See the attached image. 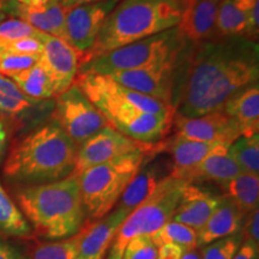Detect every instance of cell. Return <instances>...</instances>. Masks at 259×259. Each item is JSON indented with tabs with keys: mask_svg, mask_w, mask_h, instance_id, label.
Listing matches in <instances>:
<instances>
[{
	"mask_svg": "<svg viewBox=\"0 0 259 259\" xmlns=\"http://www.w3.org/2000/svg\"><path fill=\"white\" fill-rule=\"evenodd\" d=\"M158 144V143H157ZM156 144H143L121 135L111 125H107L88 141L80 144L77 150L74 176H79L84 170L105 163L122 155L134 153L137 150L154 148Z\"/></svg>",
	"mask_w": 259,
	"mask_h": 259,
	"instance_id": "cell-10",
	"label": "cell"
},
{
	"mask_svg": "<svg viewBox=\"0 0 259 259\" xmlns=\"http://www.w3.org/2000/svg\"><path fill=\"white\" fill-rule=\"evenodd\" d=\"M40 38L44 45L40 61L50 73L59 96L74 83L79 70V54L58 37L42 32Z\"/></svg>",
	"mask_w": 259,
	"mask_h": 259,
	"instance_id": "cell-14",
	"label": "cell"
},
{
	"mask_svg": "<svg viewBox=\"0 0 259 259\" xmlns=\"http://www.w3.org/2000/svg\"><path fill=\"white\" fill-rule=\"evenodd\" d=\"M8 18H11V15H10L6 10L0 9V23H2V22H4L5 19H8Z\"/></svg>",
	"mask_w": 259,
	"mask_h": 259,
	"instance_id": "cell-46",
	"label": "cell"
},
{
	"mask_svg": "<svg viewBox=\"0 0 259 259\" xmlns=\"http://www.w3.org/2000/svg\"><path fill=\"white\" fill-rule=\"evenodd\" d=\"M240 127L241 136L259 135V85L253 83L233 94L221 107Z\"/></svg>",
	"mask_w": 259,
	"mask_h": 259,
	"instance_id": "cell-20",
	"label": "cell"
},
{
	"mask_svg": "<svg viewBox=\"0 0 259 259\" xmlns=\"http://www.w3.org/2000/svg\"><path fill=\"white\" fill-rule=\"evenodd\" d=\"M158 247V259H181L186 253V250L181 246L173 244V242H166Z\"/></svg>",
	"mask_w": 259,
	"mask_h": 259,
	"instance_id": "cell-39",
	"label": "cell"
},
{
	"mask_svg": "<svg viewBox=\"0 0 259 259\" xmlns=\"http://www.w3.org/2000/svg\"><path fill=\"white\" fill-rule=\"evenodd\" d=\"M258 46L233 40L206 44L190 63L176 114L197 118L220 109L233 94L257 83Z\"/></svg>",
	"mask_w": 259,
	"mask_h": 259,
	"instance_id": "cell-1",
	"label": "cell"
},
{
	"mask_svg": "<svg viewBox=\"0 0 259 259\" xmlns=\"http://www.w3.org/2000/svg\"><path fill=\"white\" fill-rule=\"evenodd\" d=\"M0 232L9 236L27 238L32 229L27 219L0 184Z\"/></svg>",
	"mask_w": 259,
	"mask_h": 259,
	"instance_id": "cell-27",
	"label": "cell"
},
{
	"mask_svg": "<svg viewBox=\"0 0 259 259\" xmlns=\"http://www.w3.org/2000/svg\"><path fill=\"white\" fill-rule=\"evenodd\" d=\"M185 42L176 27L135 44L116 48L105 56L80 65L78 73L111 74L142 69L179 57L185 47Z\"/></svg>",
	"mask_w": 259,
	"mask_h": 259,
	"instance_id": "cell-7",
	"label": "cell"
},
{
	"mask_svg": "<svg viewBox=\"0 0 259 259\" xmlns=\"http://www.w3.org/2000/svg\"><path fill=\"white\" fill-rule=\"evenodd\" d=\"M58 2H59L64 8L72 9V8H76V6L93 4V3L103 2V0H58Z\"/></svg>",
	"mask_w": 259,
	"mask_h": 259,
	"instance_id": "cell-42",
	"label": "cell"
},
{
	"mask_svg": "<svg viewBox=\"0 0 259 259\" xmlns=\"http://www.w3.org/2000/svg\"><path fill=\"white\" fill-rule=\"evenodd\" d=\"M18 3L16 0H0V9L6 10L11 16H15V10Z\"/></svg>",
	"mask_w": 259,
	"mask_h": 259,
	"instance_id": "cell-44",
	"label": "cell"
},
{
	"mask_svg": "<svg viewBox=\"0 0 259 259\" xmlns=\"http://www.w3.org/2000/svg\"><path fill=\"white\" fill-rule=\"evenodd\" d=\"M178 58L179 57L149 65L142 69L121 71L107 76H111L113 79L126 88L174 106L171 96H173Z\"/></svg>",
	"mask_w": 259,
	"mask_h": 259,
	"instance_id": "cell-12",
	"label": "cell"
},
{
	"mask_svg": "<svg viewBox=\"0 0 259 259\" xmlns=\"http://www.w3.org/2000/svg\"><path fill=\"white\" fill-rule=\"evenodd\" d=\"M187 184L168 177L148 199L128 213L116 232L106 259H121L130 240L139 235H151L170 221Z\"/></svg>",
	"mask_w": 259,
	"mask_h": 259,
	"instance_id": "cell-6",
	"label": "cell"
},
{
	"mask_svg": "<svg viewBox=\"0 0 259 259\" xmlns=\"http://www.w3.org/2000/svg\"><path fill=\"white\" fill-rule=\"evenodd\" d=\"M156 246L166 242H173L185 248L186 251L197 247V232L191 227L176 221H168L150 235Z\"/></svg>",
	"mask_w": 259,
	"mask_h": 259,
	"instance_id": "cell-31",
	"label": "cell"
},
{
	"mask_svg": "<svg viewBox=\"0 0 259 259\" xmlns=\"http://www.w3.org/2000/svg\"><path fill=\"white\" fill-rule=\"evenodd\" d=\"M51 116L52 122L59 126L77 147L108 125L105 116L74 83L57 96Z\"/></svg>",
	"mask_w": 259,
	"mask_h": 259,
	"instance_id": "cell-9",
	"label": "cell"
},
{
	"mask_svg": "<svg viewBox=\"0 0 259 259\" xmlns=\"http://www.w3.org/2000/svg\"><path fill=\"white\" fill-rule=\"evenodd\" d=\"M221 145H223V143L191 141V139L176 136L167 147L173 157L170 176H176L178 173L197 166L199 162H202L208 155Z\"/></svg>",
	"mask_w": 259,
	"mask_h": 259,
	"instance_id": "cell-24",
	"label": "cell"
},
{
	"mask_svg": "<svg viewBox=\"0 0 259 259\" xmlns=\"http://www.w3.org/2000/svg\"><path fill=\"white\" fill-rule=\"evenodd\" d=\"M120 0H103L69 9L65 19L66 42L80 57L95 45L103 23Z\"/></svg>",
	"mask_w": 259,
	"mask_h": 259,
	"instance_id": "cell-11",
	"label": "cell"
},
{
	"mask_svg": "<svg viewBox=\"0 0 259 259\" xmlns=\"http://www.w3.org/2000/svg\"><path fill=\"white\" fill-rule=\"evenodd\" d=\"M228 148L229 145L223 144L208 155L202 162H199L197 166L170 177L190 184L196 181H213L220 186L225 185L239 173H241L238 163L229 154Z\"/></svg>",
	"mask_w": 259,
	"mask_h": 259,
	"instance_id": "cell-18",
	"label": "cell"
},
{
	"mask_svg": "<svg viewBox=\"0 0 259 259\" xmlns=\"http://www.w3.org/2000/svg\"><path fill=\"white\" fill-rule=\"evenodd\" d=\"M10 79L14 80V83L25 95L34 100L47 101L52 97H57L53 80L40 60L30 69L15 74Z\"/></svg>",
	"mask_w": 259,
	"mask_h": 259,
	"instance_id": "cell-26",
	"label": "cell"
},
{
	"mask_svg": "<svg viewBox=\"0 0 259 259\" xmlns=\"http://www.w3.org/2000/svg\"><path fill=\"white\" fill-rule=\"evenodd\" d=\"M0 259H29L16 246L9 244L4 240H0Z\"/></svg>",
	"mask_w": 259,
	"mask_h": 259,
	"instance_id": "cell-41",
	"label": "cell"
},
{
	"mask_svg": "<svg viewBox=\"0 0 259 259\" xmlns=\"http://www.w3.org/2000/svg\"><path fill=\"white\" fill-rule=\"evenodd\" d=\"M67 11L69 9L64 8L58 0H53L41 8H29L18 3L15 10V17L27 22L44 34L66 41L65 19Z\"/></svg>",
	"mask_w": 259,
	"mask_h": 259,
	"instance_id": "cell-23",
	"label": "cell"
},
{
	"mask_svg": "<svg viewBox=\"0 0 259 259\" xmlns=\"http://www.w3.org/2000/svg\"><path fill=\"white\" fill-rule=\"evenodd\" d=\"M41 34L37 37H24L14 42H10V44L3 47L0 51L14 52V53L24 54V56L41 57L42 51H44V45H42L40 38Z\"/></svg>",
	"mask_w": 259,
	"mask_h": 259,
	"instance_id": "cell-36",
	"label": "cell"
},
{
	"mask_svg": "<svg viewBox=\"0 0 259 259\" xmlns=\"http://www.w3.org/2000/svg\"><path fill=\"white\" fill-rule=\"evenodd\" d=\"M83 228V227H82ZM82 229L73 236L50 242H38L32 247L29 259H76Z\"/></svg>",
	"mask_w": 259,
	"mask_h": 259,
	"instance_id": "cell-30",
	"label": "cell"
},
{
	"mask_svg": "<svg viewBox=\"0 0 259 259\" xmlns=\"http://www.w3.org/2000/svg\"><path fill=\"white\" fill-rule=\"evenodd\" d=\"M215 29L222 36H241L248 34L246 16L236 8L233 0H220Z\"/></svg>",
	"mask_w": 259,
	"mask_h": 259,
	"instance_id": "cell-28",
	"label": "cell"
},
{
	"mask_svg": "<svg viewBox=\"0 0 259 259\" xmlns=\"http://www.w3.org/2000/svg\"><path fill=\"white\" fill-rule=\"evenodd\" d=\"M41 31L19 18H8L0 23V50L10 42L24 37H37Z\"/></svg>",
	"mask_w": 259,
	"mask_h": 259,
	"instance_id": "cell-33",
	"label": "cell"
},
{
	"mask_svg": "<svg viewBox=\"0 0 259 259\" xmlns=\"http://www.w3.org/2000/svg\"><path fill=\"white\" fill-rule=\"evenodd\" d=\"M240 234L244 240L252 241L253 244L259 246V210L255 209L253 211L245 215L244 223H242Z\"/></svg>",
	"mask_w": 259,
	"mask_h": 259,
	"instance_id": "cell-38",
	"label": "cell"
},
{
	"mask_svg": "<svg viewBox=\"0 0 259 259\" xmlns=\"http://www.w3.org/2000/svg\"><path fill=\"white\" fill-rule=\"evenodd\" d=\"M121 259H158V247L150 235H139L125 246Z\"/></svg>",
	"mask_w": 259,
	"mask_h": 259,
	"instance_id": "cell-35",
	"label": "cell"
},
{
	"mask_svg": "<svg viewBox=\"0 0 259 259\" xmlns=\"http://www.w3.org/2000/svg\"><path fill=\"white\" fill-rule=\"evenodd\" d=\"M245 213L236 208L232 200L222 196V199L208 221L197 232V247L200 248L219 239L240 233Z\"/></svg>",
	"mask_w": 259,
	"mask_h": 259,
	"instance_id": "cell-19",
	"label": "cell"
},
{
	"mask_svg": "<svg viewBox=\"0 0 259 259\" xmlns=\"http://www.w3.org/2000/svg\"><path fill=\"white\" fill-rule=\"evenodd\" d=\"M38 60H40V57L24 56V54L14 53V52L0 51V76L11 78L15 74L30 69Z\"/></svg>",
	"mask_w": 259,
	"mask_h": 259,
	"instance_id": "cell-34",
	"label": "cell"
},
{
	"mask_svg": "<svg viewBox=\"0 0 259 259\" xmlns=\"http://www.w3.org/2000/svg\"><path fill=\"white\" fill-rule=\"evenodd\" d=\"M16 199L34 232L42 238H71L85 223L78 176L74 174L53 183L22 187Z\"/></svg>",
	"mask_w": 259,
	"mask_h": 259,
	"instance_id": "cell-4",
	"label": "cell"
},
{
	"mask_svg": "<svg viewBox=\"0 0 259 259\" xmlns=\"http://www.w3.org/2000/svg\"><path fill=\"white\" fill-rule=\"evenodd\" d=\"M127 215L124 210L115 208L102 219L84 223L76 259H105Z\"/></svg>",
	"mask_w": 259,
	"mask_h": 259,
	"instance_id": "cell-15",
	"label": "cell"
},
{
	"mask_svg": "<svg viewBox=\"0 0 259 259\" xmlns=\"http://www.w3.org/2000/svg\"><path fill=\"white\" fill-rule=\"evenodd\" d=\"M187 0H120L103 23L80 65L179 25Z\"/></svg>",
	"mask_w": 259,
	"mask_h": 259,
	"instance_id": "cell-3",
	"label": "cell"
},
{
	"mask_svg": "<svg viewBox=\"0 0 259 259\" xmlns=\"http://www.w3.org/2000/svg\"><path fill=\"white\" fill-rule=\"evenodd\" d=\"M233 259H259V246L252 241L244 240Z\"/></svg>",
	"mask_w": 259,
	"mask_h": 259,
	"instance_id": "cell-40",
	"label": "cell"
},
{
	"mask_svg": "<svg viewBox=\"0 0 259 259\" xmlns=\"http://www.w3.org/2000/svg\"><path fill=\"white\" fill-rule=\"evenodd\" d=\"M222 196L189 183L183 191L171 221L183 223L198 232L218 208Z\"/></svg>",
	"mask_w": 259,
	"mask_h": 259,
	"instance_id": "cell-16",
	"label": "cell"
},
{
	"mask_svg": "<svg viewBox=\"0 0 259 259\" xmlns=\"http://www.w3.org/2000/svg\"><path fill=\"white\" fill-rule=\"evenodd\" d=\"M6 143H8V132H6L4 124L0 121V162H2L3 157H4Z\"/></svg>",
	"mask_w": 259,
	"mask_h": 259,
	"instance_id": "cell-43",
	"label": "cell"
},
{
	"mask_svg": "<svg viewBox=\"0 0 259 259\" xmlns=\"http://www.w3.org/2000/svg\"><path fill=\"white\" fill-rule=\"evenodd\" d=\"M220 0H187L178 30L185 41H202L215 30Z\"/></svg>",
	"mask_w": 259,
	"mask_h": 259,
	"instance_id": "cell-21",
	"label": "cell"
},
{
	"mask_svg": "<svg viewBox=\"0 0 259 259\" xmlns=\"http://www.w3.org/2000/svg\"><path fill=\"white\" fill-rule=\"evenodd\" d=\"M241 171L259 176V135L236 138L228 148Z\"/></svg>",
	"mask_w": 259,
	"mask_h": 259,
	"instance_id": "cell-29",
	"label": "cell"
},
{
	"mask_svg": "<svg viewBox=\"0 0 259 259\" xmlns=\"http://www.w3.org/2000/svg\"><path fill=\"white\" fill-rule=\"evenodd\" d=\"M54 103L34 100L25 95L9 77L0 76V115L23 120L53 109Z\"/></svg>",
	"mask_w": 259,
	"mask_h": 259,
	"instance_id": "cell-22",
	"label": "cell"
},
{
	"mask_svg": "<svg viewBox=\"0 0 259 259\" xmlns=\"http://www.w3.org/2000/svg\"><path fill=\"white\" fill-rule=\"evenodd\" d=\"M242 241L244 238L240 233L219 239L211 244L200 247V257L202 259H233Z\"/></svg>",
	"mask_w": 259,
	"mask_h": 259,
	"instance_id": "cell-32",
	"label": "cell"
},
{
	"mask_svg": "<svg viewBox=\"0 0 259 259\" xmlns=\"http://www.w3.org/2000/svg\"><path fill=\"white\" fill-rule=\"evenodd\" d=\"M113 128L143 144H157L169 131L174 118L144 113L105 96L85 94Z\"/></svg>",
	"mask_w": 259,
	"mask_h": 259,
	"instance_id": "cell-8",
	"label": "cell"
},
{
	"mask_svg": "<svg viewBox=\"0 0 259 259\" xmlns=\"http://www.w3.org/2000/svg\"><path fill=\"white\" fill-rule=\"evenodd\" d=\"M160 149L161 145L156 144L151 149L122 155L80 173L78 181L85 216L96 221L111 212L130 181Z\"/></svg>",
	"mask_w": 259,
	"mask_h": 259,
	"instance_id": "cell-5",
	"label": "cell"
},
{
	"mask_svg": "<svg viewBox=\"0 0 259 259\" xmlns=\"http://www.w3.org/2000/svg\"><path fill=\"white\" fill-rule=\"evenodd\" d=\"M240 11L246 16L248 34L258 36L259 32V0H233Z\"/></svg>",
	"mask_w": 259,
	"mask_h": 259,
	"instance_id": "cell-37",
	"label": "cell"
},
{
	"mask_svg": "<svg viewBox=\"0 0 259 259\" xmlns=\"http://www.w3.org/2000/svg\"><path fill=\"white\" fill-rule=\"evenodd\" d=\"M221 187L226 198L232 200L245 215L258 209L259 176L241 171Z\"/></svg>",
	"mask_w": 259,
	"mask_h": 259,
	"instance_id": "cell-25",
	"label": "cell"
},
{
	"mask_svg": "<svg viewBox=\"0 0 259 259\" xmlns=\"http://www.w3.org/2000/svg\"><path fill=\"white\" fill-rule=\"evenodd\" d=\"M181 259H202V257H200V250L198 247L192 248V250L187 251L186 253L181 257Z\"/></svg>",
	"mask_w": 259,
	"mask_h": 259,
	"instance_id": "cell-45",
	"label": "cell"
},
{
	"mask_svg": "<svg viewBox=\"0 0 259 259\" xmlns=\"http://www.w3.org/2000/svg\"><path fill=\"white\" fill-rule=\"evenodd\" d=\"M176 121L177 136L191 141L231 145L236 138L241 136L239 125L229 118L222 108L197 118H184L178 115Z\"/></svg>",
	"mask_w": 259,
	"mask_h": 259,
	"instance_id": "cell-13",
	"label": "cell"
},
{
	"mask_svg": "<svg viewBox=\"0 0 259 259\" xmlns=\"http://www.w3.org/2000/svg\"><path fill=\"white\" fill-rule=\"evenodd\" d=\"M150 158L141 167L134 179L130 181L115 208L124 210L126 213L134 211L139 204L143 203L156 191L168 177H170L171 171L168 170L167 163L162 161L149 162Z\"/></svg>",
	"mask_w": 259,
	"mask_h": 259,
	"instance_id": "cell-17",
	"label": "cell"
},
{
	"mask_svg": "<svg viewBox=\"0 0 259 259\" xmlns=\"http://www.w3.org/2000/svg\"><path fill=\"white\" fill-rule=\"evenodd\" d=\"M78 147L50 122L15 142L4 164L9 180L27 186L53 183L73 173Z\"/></svg>",
	"mask_w": 259,
	"mask_h": 259,
	"instance_id": "cell-2",
	"label": "cell"
}]
</instances>
